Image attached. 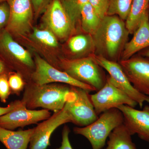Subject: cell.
<instances>
[{"label": "cell", "mask_w": 149, "mask_h": 149, "mask_svg": "<svg viewBox=\"0 0 149 149\" xmlns=\"http://www.w3.org/2000/svg\"><path fill=\"white\" fill-rule=\"evenodd\" d=\"M10 17V10L8 3L4 1L0 3V31L8 24Z\"/></svg>", "instance_id": "obj_28"}, {"label": "cell", "mask_w": 149, "mask_h": 149, "mask_svg": "<svg viewBox=\"0 0 149 149\" xmlns=\"http://www.w3.org/2000/svg\"><path fill=\"white\" fill-rule=\"evenodd\" d=\"M90 97L97 115L109 110L117 108L121 105L133 108L138 105L107 78L102 88L95 94L90 95Z\"/></svg>", "instance_id": "obj_7"}, {"label": "cell", "mask_w": 149, "mask_h": 149, "mask_svg": "<svg viewBox=\"0 0 149 149\" xmlns=\"http://www.w3.org/2000/svg\"><path fill=\"white\" fill-rule=\"evenodd\" d=\"M145 54H146V56L148 57L149 58V49L146 52Z\"/></svg>", "instance_id": "obj_33"}, {"label": "cell", "mask_w": 149, "mask_h": 149, "mask_svg": "<svg viewBox=\"0 0 149 149\" xmlns=\"http://www.w3.org/2000/svg\"><path fill=\"white\" fill-rule=\"evenodd\" d=\"M6 1V0H0V3Z\"/></svg>", "instance_id": "obj_34"}, {"label": "cell", "mask_w": 149, "mask_h": 149, "mask_svg": "<svg viewBox=\"0 0 149 149\" xmlns=\"http://www.w3.org/2000/svg\"><path fill=\"white\" fill-rule=\"evenodd\" d=\"M68 47L72 52L80 54L95 48L92 35H78L71 37L68 42Z\"/></svg>", "instance_id": "obj_22"}, {"label": "cell", "mask_w": 149, "mask_h": 149, "mask_svg": "<svg viewBox=\"0 0 149 149\" xmlns=\"http://www.w3.org/2000/svg\"><path fill=\"white\" fill-rule=\"evenodd\" d=\"M72 88L75 96L65 105L71 123L80 127L87 126L98 118L91 102L89 92L77 87H72Z\"/></svg>", "instance_id": "obj_8"}, {"label": "cell", "mask_w": 149, "mask_h": 149, "mask_svg": "<svg viewBox=\"0 0 149 149\" xmlns=\"http://www.w3.org/2000/svg\"><path fill=\"white\" fill-rule=\"evenodd\" d=\"M35 63V69L31 75L30 82L40 85L63 83L82 88L89 92L96 91L93 87L75 80L66 72L56 68L40 56H36Z\"/></svg>", "instance_id": "obj_5"}, {"label": "cell", "mask_w": 149, "mask_h": 149, "mask_svg": "<svg viewBox=\"0 0 149 149\" xmlns=\"http://www.w3.org/2000/svg\"><path fill=\"white\" fill-rule=\"evenodd\" d=\"M123 116V124L131 136L137 134L141 139L149 142V106H146L143 110L121 105L117 107Z\"/></svg>", "instance_id": "obj_12"}, {"label": "cell", "mask_w": 149, "mask_h": 149, "mask_svg": "<svg viewBox=\"0 0 149 149\" xmlns=\"http://www.w3.org/2000/svg\"><path fill=\"white\" fill-rule=\"evenodd\" d=\"M70 130L68 126L65 125L62 133L61 145L60 147L57 149H73L70 144L69 139Z\"/></svg>", "instance_id": "obj_29"}, {"label": "cell", "mask_w": 149, "mask_h": 149, "mask_svg": "<svg viewBox=\"0 0 149 149\" xmlns=\"http://www.w3.org/2000/svg\"><path fill=\"white\" fill-rule=\"evenodd\" d=\"M123 116L118 109L114 108L104 112L94 122L86 126L75 127L74 132L85 137L93 149H102L106 141L115 128L123 124Z\"/></svg>", "instance_id": "obj_3"}, {"label": "cell", "mask_w": 149, "mask_h": 149, "mask_svg": "<svg viewBox=\"0 0 149 149\" xmlns=\"http://www.w3.org/2000/svg\"><path fill=\"white\" fill-rule=\"evenodd\" d=\"M10 17L6 30L15 35H23L32 27L33 11L31 0H7Z\"/></svg>", "instance_id": "obj_10"}, {"label": "cell", "mask_w": 149, "mask_h": 149, "mask_svg": "<svg viewBox=\"0 0 149 149\" xmlns=\"http://www.w3.org/2000/svg\"><path fill=\"white\" fill-rule=\"evenodd\" d=\"M8 75L0 74V101L6 103L11 92L8 81Z\"/></svg>", "instance_id": "obj_26"}, {"label": "cell", "mask_w": 149, "mask_h": 149, "mask_svg": "<svg viewBox=\"0 0 149 149\" xmlns=\"http://www.w3.org/2000/svg\"><path fill=\"white\" fill-rule=\"evenodd\" d=\"M71 123L66 107L61 110L54 112L42 122L34 128L29 142V149H46L50 146L52 134L58 127L65 123Z\"/></svg>", "instance_id": "obj_9"}, {"label": "cell", "mask_w": 149, "mask_h": 149, "mask_svg": "<svg viewBox=\"0 0 149 149\" xmlns=\"http://www.w3.org/2000/svg\"><path fill=\"white\" fill-rule=\"evenodd\" d=\"M48 0H31L32 6L35 14H38L41 11L47 3Z\"/></svg>", "instance_id": "obj_31"}, {"label": "cell", "mask_w": 149, "mask_h": 149, "mask_svg": "<svg viewBox=\"0 0 149 149\" xmlns=\"http://www.w3.org/2000/svg\"><path fill=\"white\" fill-rule=\"evenodd\" d=\"M120 64L133 87L149 97V61L134 58L122 60Z\"/></svg>", "instance_id": "obj_13"}, {"label": "cell", "mask_w": 149, "mask_h": 149, "mask_svg": "<svg viewBox=\"0 0 149 149\" xmlns=\"http://www.w3.org/2000/svg\"><path fill=\"white\" fill-rule=\"evenodd\" d=\"M34 128L28 130H8L0 126V142L7 149H27Z\"/></svg>", "instance_id": "obj_17"}, {"label": "cell", "mask_w": 149, "mask_h": 149, "mask_svg": "<svg viewBox=\"0 0 149 149\" xmlns=\"http://www.w3.org/2000/svg\"><path fill=\"white\" fill-rule=\"evenodd\" d=\"M132 0H109L107 15H118L126 20L131 8Z\"/></svg>", "instance_id": "obj_23"}, {"label": "cell", "mask_w": 149, "mask_h": 149, "mask_svg": "<svg viewBox=\"0 0 149 149\" xmlns=\"http://www.w3.org/2000/svg\"><path fill=\"white\" fill-rule=\"evenodd\" d=\"M51 116L49 111L46 109H29L23 104L6 114L0 116V126L14 130L45 120Z\"/></svg>", "instance_id": "obj_11"}, {"label": "cell", "mask_w": 149, "mask_h": 149, "mask_svg": "<svg viewBox=\"0 0 149 149\" xmlns=\"http://www.w3.org/2000/svg\"><path fill=\"white\" fill-rule=\"evenodd\" d=\"M102 19L89 2L83 6L81 13V27L83 31L93 35L98 28Z\"/></svg>", "instance_id": "obj_20"}, {"label": "cell", "mask_w": 149, "mask_h": 149, "mask_svg": "<svg viewBox=\"0 0 149 149\" xmlns=\"http://www.w3.org/2000/svg\"><path fill=\"white\" fill-rule=\"evenodd\" d=\"M8 81L11 93L19 95L25 88V83L22 76L18 72L8 74Z\"/></svg>", "instance_id": "obj_25"}, {"label": "cell", "mask_w": 149, "mask_h": 149, "mask_svg": "<svg viewBox=\"0 0 149 149\" xmlns=\"http://www.w3.org/2000/svg\"><path fill=\"white\" fill-rule=\"evenodd\" d=\"M6 71L5 65L2 62L0 61V74H6Z\"/></svg>", "instance_id": "obj_32"}, {"label": "cell", "mask_w": 149, "mask_h": 149, "mask_svg": "<svg viewBox=\"0 0 149 149\" xmlns=\"http://www.w3.org/2000/svg\"><path fill=\"white\" fill-rule=\"evenodd\" d=\"M33 36L37 41L45 45L52 47H56L58 45V42L54 34L51 31L35 28Z\"/></svg>", "instance_id": "obj_24"}, {"label": "cell", "mask_w": 149, "mask_h": 149, "mask_svg": "<svg viewBox=\"0 0 149 149\" xmlns=\"http://www.w3.org/2000/svg\"><path fill=\"white\" fill-rule=\"evenodd\" d=\"M44 19L52 32L61 39L68 37L74 30L60 0H53L47 7Z\"/></svg>", "instance_id": "obj_14"}, {"label": "cell", "mask_w": 149, "mask_h": 149, "mask_svg": "<svg viewBox=\"0 0 149 149\" xmlns=\"http://www.w3.org/2000/svg\"><path fill=\"white\" fill-rule=\"evenodd\" d=\"M99 65L91 56L62 62L63 71L75 80L99 91L105 84Z\"/></svg>", "instance_id": "obj_4"}, {"label": "cell", "mask_w": 149, "mask_h": 149, "mask_svg": "<svg viewBox=\"0 0 149 149\" xmlns=\"http://www.w3.org/2000/svg\"><path fill=\"white\" fill-rule=\"evenodd\" d=\"M130 42L124 45L122 59L130 58L137 52L149 46V21L148 13L141 19Z\"/></svg>", "instance_id": "obj_16"}, {"label": "cell", "mask_w": 149, "mask_h": 149, "mask_svg": "<svg viewBox=\"0 0 149 149\" xmlns=\"http://www.w3.org/2000/svg\"><path fill=\"white\" fill-rule=\"evenodd\" d=\"M23 104L21 100H17L11 102L7 107H0V116L12 111Z\"/></svg>", "instance_id": "obj_30"}, {"label": "cell", "mask_w": 149, "mask_h": 149, "mask_svg": "<svg viewBox=\"0 0 149 149\" xmlns=\"http://www.w3.org/2000/svg\"><path fill=\"white\" fill-rule=\"evenodd\" d=\"M0 46L24 67L32 72L35 69V63L29 52L15 42L10 33L4 31L0 35Z\"/></svg>", "instance_id": "obj_15"}, {"label": "cell", "mask_w": 149, "mask_h": 149, "mask_svg": "<svg viewBox=\"0 0 149 149\" xmlns=\"http://www.w3.org/2000/svg\"><path fill=\"white\" fill-rule=\"evenodd\" d=\"M88 2L102 19L106 16L109 0H88Z\"/></svg>", "instance_id": "obj_27"}, {"label": "cell", "mask_w": 149, "mask_h": 149, "mask_svg": "<svg viewBox=\"0 0 149 149\" xmlns=\"http://www.w3.org/2000/svg\"><path fill=\"white\" fill-rule=\"evenodd\" d=\"M91 57L98 65L108 72L109 76L108 79L136 102L140 107H143L144 103H149V97L139 93L133 87L120 64L101 55L93 54Z\"/></svg>", "instance_id": "obj_6"}, {"label": "cell", "mask_w": 149, "mask_h": 149, "mask_svg": "<svg viewBox=\"0 0 149 149\" xmlns=\"http://www.w3.org/2000/svg\"><path fill=\"white\" fill-rule=\"evenodd\" d=\"M131 136L123 123L112 131L109 136L107 146L104 149H137Z\"/></svg>", "instance_id": "obj_18"}, {"label": "cell", "mask_w": 149, "mask_h": 149, "mask_svg": "<svg viewBox=\"0 0 149 149\" xmlns=\"http://www.w3.org/2000/svg\"><path fill=\"white\" fill-rule=\"evenodd\" d=\"M149 0H132L131 8L125 22L129 34H133L141 19L148 13Z\"/></svg>", "instance_id": "obj_19"}, {"label": "cell", "mask_w": 149, "mask_h": 149, "mask_svg": "<svg viewBox=\"0 0 149 149\" xmlns=\"http://www.w3.org/2000/svg\"><path fill=\"white\" fill-rule=\"evenodd\" d=\"M129 34L125 24L116 15H106L92 35L94 47L106 58H116Z\"/></svg>", "instance_id": "obj_2"}, {"label": "cell", "mask_w": 149, "mask_h": 149, "mask_svg": "<svg viewBox=\"0 0 149 149\" xmlns=\"http://www.w3.org/2000/svg\"><path fill=\"white\" fill-rule=\"evenodd\" d=\"M71 22L73 29L80 20L81 11L88 0H60Z\"/></svg>", "instance_id": "obj_21"}, {"label": "cell", "mask_w": 149, "mask_h": 149, "mask_svg": "<svg viewBox=\"0 0 149 149\" xmlns=\"http://www.w3.org/2000/svg\"><path fill=\"white\" fill-rule=\"evenodd\" d=\"M24 90L21 100L29 109L42 108L55 112L62 109L75 96L72 86L59 84L40 85L30 82Z\"/></svg>", "instance_id": "obj_1"}]
</instances>
